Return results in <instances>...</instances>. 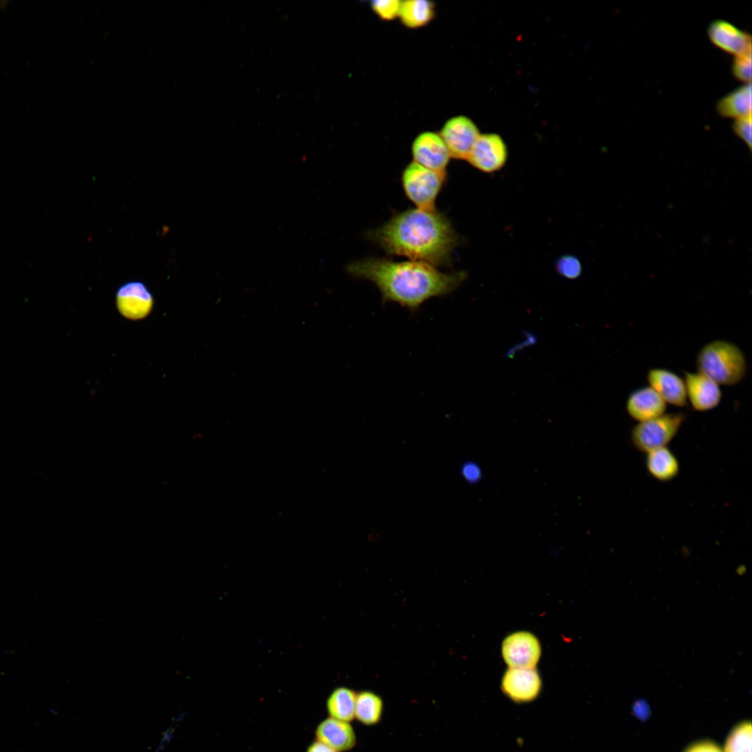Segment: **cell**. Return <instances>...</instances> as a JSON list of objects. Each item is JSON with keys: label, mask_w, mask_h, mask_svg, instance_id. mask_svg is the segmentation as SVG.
<instances>
[{"label": "cell", "mask_w": 752, "mask_h": 752, "mask_svg": "<svg viewBox=\"0 0 752 752\" xmlns=\"http://www.w3.org/2000/svg\"><path fill=\"white\" fill-rule=\"evenodd\" d=\"M347 271L379 289L383 302H395L414 312L427 300L446 295L465 280L466 273H445L420 261L367 258L352 262Z\"/></svg>", "instance_id": "1"}, {"label": "cell", "mask_w": 752, "mask_h": 752, "mask_svg": "<svg viewBox=\"0 0 752 752\" xmlns=\"http://www.w3.org/2000/svg\"><path fill=\"white\" fill-rule=\"evenodd\" d=\"M370 237L386 253L434 267L451 263L458 236L449 219L437 210L410 208L395 214Z\"/></svg>", "instance_id": "2"}, {"label": "cell", "mask_w": 752, "mask_h": 752, "mask_svg": "<svg viewBox=\"0 0 752 752\" xmlns=\"http://www.w3.org/2000/svg\"><path fill=\"white\" fill-rule=\"evenodd\" d=\"M697 372L708 377L719 386H732L745 378L748 364L744 351L736 343L716 339L705 343L698 351Z\"/></svg>", "instance_id": "3"}, {"label": "cell", "mask_w": 752, "mask_h": 752, "mask_svg": "<svg viewBox=\"0 0 752 752\" xmlns=\"http://www.w3.org/2000/svg\"><path fill=\"white\" fill-rule=\"evenodd\" d=\"M446 176L413 162L404 169L401 182L406 196L417 208L434 210Z\"/></svg>", "instance_id": "4"}, {"label": "cell", "mask_w": 752, "mask_h": 752, "mask_svg": "<svg viewBox=\"0 0 752 752\" xmlns=\"http://www.w3.org/2000/svg\"><path fill=\"white\" fill-rule=\"evenodd\" d=\"M686 419L682 412L665 413L655 418L637 423L631 430L630 440L639 452L647 453L666 447L679 432Z\"/></svg>", "instance_id": "5"}, {"label": "cell", "mask_w": 752, "mask_h": 752, "mask_svg": "<svg viewBox=\"0 0 752 752\" xmlns=\"http://www.w3.org/2000/svg\"><path fill=\"white\" fill-rule=\"evenodd\" d=\"M439 134L451 157L467 159L480 132L469 118L457 116L448 120Z\"/></svg>", "instance_id": "6"}, {"label": "cell", "mask_w": 752, "mask_h": 752, "mask_svg": "<svg viewBox=\"0 0 752 752\" xmlns=\"http://www.w3.org/2000/svg\"><path fill=\"white\" fill-rule=\"evenodd\" d=\"M507 158V146L501 136L487 133L480 134L467 160L478 170L490 173L500 170Z\"/></svg>", "instance_id": "7"}, {"label": "cell", "mask_w": 752, "mask_h": 752, "mask_svg": "<svg viewBox=\"0 0 752 752\" xmlns=\"http://www.w3.org/2000/svg\"><path fill=\"white\" fill-rule=\"evenodd\" d=\"M414 162L432 171L446 173L450 155L440 135L433 132L418 134L412 146Z\"/></svg>", "instance_id": "8"}, {"label": "cell", "mask_w": 752, "mask_h": 752, "mask_svg": "<svg viewBox=\"0 0 752 752\" xmlns=\"http://www.w3.org/2000/svg\"><path fill=\"white\" fill-rule=\"evenodd\" d=\"M684 381L687 402L695 411L705 412L717 407L722 399L720 386L698 372L685 371Z\"/></svg>", "instance_id": "9"}, {"label": "cell", "mask_w": 752, "mask_h": 752, "mask_svg": "<svg viewBox=\"0 0 752 752\" xmlns=\"http://www.w3.org/2000/svg\"><path fill=\"white\" fill-rule=\"evenodd\" d=\"M502 654L510 668H533L540 658V645L533 634L519 632L504 640Z\"/></svg>", "instance_id": "10"}, {"label": "cell", "mask_w": 752, "mask_h": 752, "mask_svg": "<svg viewBox=\"0 0 752 752\" xmlns=\"http://www.w3.org/2000/svg\"><path fill=\"white\" fill-rule=\"evenodd\" d=\"M501 689L512 701L528 703L539 695L541 680L534 668H510L503 677Z\"/></svg>", "instance_id": "11"}, {"label": "cell", "mask_w": 752, "mask_h": 752, "mask_svg": "<svg viewBox=\"0 0 752 752\" xmlns=\"http://www.w3.org/2000/svg\"><path fill=\"white\" fill-rule=\"evenodd\" d=\"M116 305L125 318L139 320L146 317L153 304L152 295L145 283L132 281L121 285L116 291Z\"/></svg>", "instance_id": "12"}, {"label": "cell", "mask_w": 752, "mask_h": 752, "mask_svg": "<svg viewBox=\"0 0 752 752\" xmlns=\"http://www.w3.org/2000/svg\"><path fill=\"white\" fill-rule=\"evenodd\" d=\"M650 386L666 404L683 407L688 405L684 379L664 368H652L646 375Z\"/></svg>", "instance_id": "13"}, {"label": "cell", "mask_w": 752, "mask_h": 752, "mask_svg": "<svg viewBox=\"0 0 752 752\" xmlns=\"http://www.w3.org/2000/svg\"><path fill=\"white\" fill-rule=\"evenodd\" d=\"M707 36L715 46L735 56L751 52V36L726 20L713 21Z\"/></svg>", "instance_id": "14"}, {"label": "cell", "mask_w": 752, "mask_h": 752, "mask_svg": "<svg viewBox=\"0 0 752 752\" xmlns=\"http://www.w3.org/2000/svg\"><path fill=\"white\" fill-rule=\"evenodd\" d=\"M315 739L338 752H347L357 744V735L350 722L327 717L316 726Z\"/></svg>", "instance_id": "15"}, {"label": "cell", "mask_w": 752, "mask_h": 752, "mask_svg": "<svg viewBox=\"0 0 752 752\" xmlns=\"http://www.w3.org/2000/svg\"><path fill=\"white\" fill-rule=\"evenodd\" d=\"M667 404L649 386L632 391L627 398L625 409L637 423L646 421L666 413Z\"/></svg>", "instance_id": "16"}, {"label": "cell", "mask_w": 752, "mask_h": 752, "mask_svg": "<svg viewBox=\"0 0 752 752\" xmlns=\"http://www.w3.org/2000/svg\"><path fill=\"white\" fill-rule=\"evenodd\" d=\"M645 455L646 470L654 479L667 483L678 476L680 469L679 460L668 446L652 450Z\"/></svg>", "instance_id": "17"}, {"label": "cell", "mask_w": 752, "mask_h": 752, "mask_svg": "<svg viewBox=\"0 0 752 752\" xmlns=\"http://www.w3.org/2000/svg\"><path fill=\"white\" fill-rule=\"evenodd\" d=\"M384 712V701L380 695L368 689L357 691L354 720L365 726H375L381 722Z\"/></svg>", "instance_id": "18"}, {"label": "cell", "mask_w": 752, "mask_h": 752, "mask_svg": "<svg viewBox=\"0 0 752 752\" xmlns=\"http://www.w3.org/2000/svg\"><path fill=\"white\" fill-rule=\"evenodd\" d=\"M751 84L747 83L719 100L718 113L726 118L736 119L751 116Z\"/></svg>", "instance_id": "19"}, {"label": "cell", "mask_w": 752, "mask_h": 752, "mask_svg": "<svg viewBox=\"0 0 752 752\" xmlns=\"http://www.w3.org/2000/svg\"><path fill=\"white\" fill-rule=\"evenodd\" d=\"M357 693L352 688L345 686L332 690L325 703L328 716L350 723L353 721Z\"/></svg>", "instance_id": "20"}, {"label": "cell", "mask_w": 752, "mask_h": 752, "mask_svg": "<svg viewBox=\"0 0 752 752\" xmlns=\"http://www.w3.org/2000/svg\"><path fill=\"white\" fill-rule=\"evenodd\" d=\"M434 5L425 0L401 1L398 17L410 29L424 26L434 17Z\"/></svg>", "instance_id": "21"}, {"label": "cell", "mask_w": 752, "mask_h": 752, "mask_svg": "<svg viewBox=\"0 0 752 752\" xmlns=\"http://www.w3.org/2000/svg\"><path fill=\"white\" fill-rule=\"evenodd\" d=\"M724 752H751V724L744 721L730 733Z\"/></svg>", "instance_id": "22"}, {"label": "cell", "mask_w": 752, "mask_h": 752, "mask_svg": "<svg viewBox=\"0 0 752 752\" xmlns=\"http://www.w3.org/2000/svg\"><path fill=\"white\" fill-rule=\"evenodd\" d=\"M735 77L745 84L751 79V52L735 56L732 65Z\"/></svg>", "instance_id": "23"}, {"label": "cell", "mask_w": 752, "mask_h": 752, "mask_svg": "<svg viewBox=\"0 0 752 752\" xmlns=\"http://www.w3.org/2000/svg\"><path fill=\"white\" fill-rule=\"evenodd\" d=\"M400 4L398 0H375L371 2V7L381 19L391 20L398 17Z\"/></svg>", "instance_id": "24"}, {"label": "cell", "mask_w": 752, "mask_h": 752, "mask_svg": "<svg viewBox=\"0 0 752 752\" xmlns=\"http://www.w3.org/2000/svg\"><path fill=\"white\" fill-rule=\"evenodd\" d=\"M557 272L563 277L574 279L578 278L582 270L579 259L573 256H564L556 263Z\"/></svg>", "instance_id": "25"}, {"label": "cell", "mask_w": 752, "mask_h": 752, "mask_svg": "<svg viewBox=\"0 0 752 752\" xmlns=\"http://www.w3.org/2000/svg\"><path fill=\"white\" fill-rule=\"evenodd\" d=\"M751 125V116L736 119L733 124L734 133L747 145L750 150L752 148Z\"/></svg>", "instance_id": "26"}, {"label": "cell", "mask_w": 752, "mask_h": 752, "mask_svg": "<svg viewBox=\"0 0 752 752\" xmlns=\"http://www.w3.org/2000/svg\"><path fill=\"white\" fill-rule=\"evenodd\" d=\"M463 478L469 483H476L481 478V470L479 466L471 462L464 463L462 467Z\"/></svg>", "instance_id": "27"}, {"label": "cell", "mask_w": 752, "mask_h": 752, "mask_svg": "<svg viewBox=\"0 0 752 752\" xmlns=\"http://www.w3.org/2000/svg\"><path fill=\"white\" fill-rule=\"evenodd\" d=\"M685 752H723L714 743L710 741L696 742L688 747Z\"/></svg>", "instance_id": "28"}, {"label": "cell", "mask_w": 752, "mask_h": 752, "mask_svg": "<svg viewBox=\"0 0 752 752\" xmlns=\"http://www.w3.org/2000/svg\"><path fill=\"white\" fill-rule=\"evenodd\" d=\"M306 752H338L324 744L323 742L315 739L311 742L306 748Z\"/></svg>", "instance_id": "29"}]
</instances>
